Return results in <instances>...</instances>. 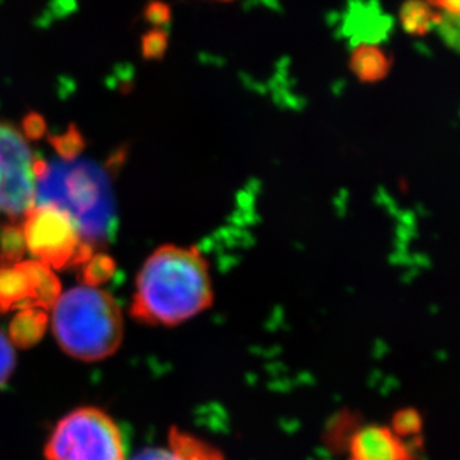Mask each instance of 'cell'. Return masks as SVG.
Returning a JSON list of instances; mask_svg holds the SVG:
<instances>
[{"label": "cell", "mask_w": 460, "mask_h": 460, "mask_svg": "<svg viewBox=\"0 0 460 460\" xmlns=\"http://www.w3.org/2000/svg\"><path fill=\"white\" fill-rule=\"evenodd\" d=\"M51 326L65 353L83 362L110 358L123 341V317L110 293L93 284L67 290L51 306Z\"/></svg>", "instance_id": "cell-2"}, {"label": "cell", "mask_w": 460, "mask_h": 460, "mask_svg": "<svg viewBox=\"0 0 460 460\" xmlns=\"http://www.w3.org/2000/svg\"><path fill=\"white\" fill-rule=\"evenodd\" d=\"M401 24L403 31L414 36L429 33L438 27L439 13L425 0H408L401 8Z\"/></svg>", "instance_id": "cell-11"}, {"label": "cell", "mask_w": 460, "mask_h": 460, "mask_svg": "<svg viewBox=\"0 0 460 460\" xmlns=\"http://www.w3.org/2000/svg\"><path fill=\"white\" fill-rule=\"evenodd\" d=\"M130 460H226L213 444L172 428L168 444L137 453Z\"/></svg>", "instance_id": "cell-8"}, {"label": "cell", "mask_w": 460, "mask_h": 460, "mask_svg": "<svg viewBox=\"0 0 460 460\" xmlns=\"http://www.w3.org/2000/svg\"><path fill=\"white\" fill-rule=\"evenodd\" d=\"M42 128H44V123L40 121V117L31 115V117L27 119L26 132L29 133L31 137H38V135L42 132Z\"/></svg>", "instance_id": "cell-16"}, {"label": "cell", "mask_w": 460, "mask_h": 460, "mask_svg": "<svg viewBox=\"0 0 460 460\" xmlns=\"http://www.w3.org/2000/svg\"><path fill=\"white\" fill-rule=\"evenodd\" d=\"M218 2H230V0H218Z\"/></svg>", "instance_id": "cell-18"}, {"label": "cell", "mask_w": 460, "mask_h": 460, "mask_svg": "<svg viewBox=\"0 0 460 460\" xmlns=\"http://www.w3.org/2000/svg\"><path fill=\"white\" fill-rule=\"evenodd\" d=\"M213 304L208 263L196 248L164 245L142 266L132 315L151 326H177Z\"/></svg>", "instance_id": "cell-1"}, {"label": "cell", "mask_w": 460, "mask_h": 460, "mask_svg": "<svg viewBox=\"0 0 460 460\" xmlns=\"http://www.w3.org/2000/svg\"><path fill=\"white\" fill-rule=\"evenodd\" d=\"M44 164L17 128L0 121V216L24 217L35 205L36 182Z\"/></svg>", "instance_id": "cell-4"}, {"label": "cell", "mask_w": 460, "mask_h": 460, "mask_svg": "<svg viewBox=\"0 0 460 460\" xmlns=\"http://www.w3.org/2000/svg\"><path fill=\"white\" fill-rule=\"evenodd\" d=\"M45 460H128L119 426L96 407L76 408L58 421L44 448Z\"/></svg>", "instance_id": "cell-3"}, {"label": "cell", "mask_w": 460, "mask_h": 460, "mask_svg": "<svg viewBox=\"0 0 460 460\" xmlns=\"http://www.w3.org/2000/svg\"><path fill=\"white\" fill-rule=\"evenodd\" d=\"M392 429L402 438L414 437L420 430V417L414 411L398 412L394 417Z\"/></svg>", "instance_id": "cell-13"}, {"label": "cell", "mask_w": 460, "mask_h": 460, "mask_svg": "<svg viewBox=\"0 0 460 460\" xmlns=\"http://www.w3.org/2000/svg\"><path fill=\"white\" fill-rule=\"evenodd\" d=\"M425 2H428V4H429L430 6H432V8H434L435 0H425Z\"/></svg>", "instance_id": "cell-17"}, {"label": "cell", "mask_w": 460, "mask_h": 460, "mask_svg": "<svg viewBox=\"0 0 460 460\" xmlns=\"http://www.w3.org/2000/svg\"><path fill=\"white\" fill-rule=\"evenodd\" d=\"M26 252V243L22 238V227L4 226L0 234V263L2 266H13L18 263Z\"/></svg>", "instance_id": "cell-12"}, {"label": "cell", "mask_w": 460, "mask_h": 460, "mask_svg": "<svg viewBox=\"0 0 460 460\" xmlns=\"http://www.w3.org/2000/svg\"><path fill=\"white\" fill-rule=\"evenodd\" d=\"M47 324H49V317L44 311L35 306H27L11 322V328H9L11 341L22 349L31 347L42 338Z\"/></svg>", "instance_id": "cell-10"}, {"label": "cell", "mask_w": 460, "mask_h": 460, "mask_svg": "<svg viewBox=\"0 0 460 460\" xmlns=\"http://www.w3.org/2000/svg\"><path fill=\"white\" fill-rule=\"evenodd\" d=\"M15 367V351L8 338L0 331V387L8 381Z\"/></svg>", "instance_id": "cell-14"}, {"label": "cell", "mask_w": 460, "mask_h": 460, "mask_svg": "<svg viewBox=\"0 0 460 460\" xmlns=\"http://www.w3.org/2000/svg\"><path fill=\"white\" fill-rule=\"evenodd\" d=\"M26 250L49 268H65L83 259V232L71 214L49 204H35L22 225Z\"/></svg>", "instance_id": "cell-5"}, {"label": "cell", "mask_w": 460, "mask_h": 460, "mask_svg": "<svg viewBox=\"0 0 460 460\" xmlns=\"http://www.w3.org/2000/svg\"><path fill=\"white\" fill-rule=\"evenodd\" d=\"M42 263L20 261L13 266H0V311L13 310L22 304L35 305L38 279Z\"/></svg>", "instance_id": "cell-7"}, {"label": "cell", "mask_w": 460, "mask_h": 460, "mask_svg": "<svg viewBox=\"0 0 460 460\" xmlns=\"http://www.w3.org/2000/svg\"><path fill=\"white\" fill-rule=\"evenodd\" d=\"M349 71L362 83H378L389 75L392 58L385 49L376 45L363 44L349 56Z\"/></svg>", "instance_id": "cell-9"}, {"label": "cell", "mask_w": 460, "mask_h": 460, "mask_svg": "<svg viewBox=\"0 0 460 460\" xmlns=\"http://www.w3.org/2000/svg\"><path fill=\"white\" fill-rule=\"evenodd\" d=\"M434 8L446 17L460 18V0H435Z\"/></svg>", "instance_id": "cell-15"}, {"label": "cell", "mask_w": 460, "mask_h": 460, "mask_svg": "<svg viewBox=\"0 0 460 460\" xmlns=\"http://www.w3.org/2000/svg\"><path fill=\"white\" fill-rule=\"evenodd\" d=\"M349 460H414L410 444L387 426H363L349 439Z\"/></svg>", "instance_id": "cell-6"}]
</instances>
